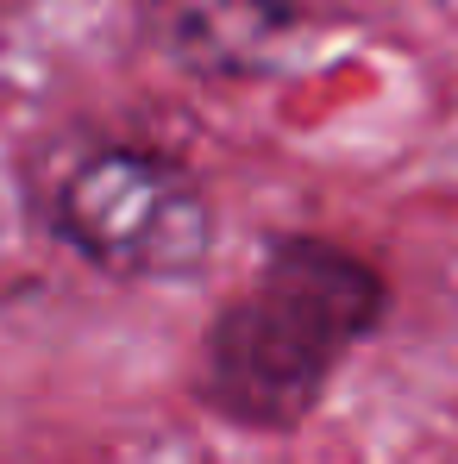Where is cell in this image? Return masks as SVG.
<instances>
[{"label": "cell", "instance_id": "6da1fadb", "mask_svg": "<svg viewBox=\"0 0 458 464\" xmlns=\"http://www.w3.org/2000/svg\"><path fill=\"white\" fill-rule=\"evenodd\" d=\"M383 314L389 283L371 257L320 232H277L201 333L195 401L239 433H296Z\"/></svg>", "mask_w": 458, "mask_h": 464}, {"label": "cell", "instance_id": "7a4b0ae2", "mask_svg": "<svg viewBox=\"0 0 458 464\" xmlns=\"http://www.w3.org/2000/svg\"><path fill=\"white\" fill-rule=\"evenodd\" d=\"M44 227L88 270L120 283H189L220 238L208 188L151 145H88L57 176Z\"/></svg>", "mask_w": 458, "mask_h": 464}, {"label": "cell", "instance_id": "3957f363", "mask_svg": "<svg viewBox=\"0 0 458 464\" xmlns=\"http://www.w3.org/2000/svg\"><path fill=\"white\" fill-rule=\"evenodd\" d=\"M307 19L289 0H182L170 19V51L208 76H270L289 70Z\"/></svg>", "mask_w": 458, "mask_h": 464}]
</instances>
